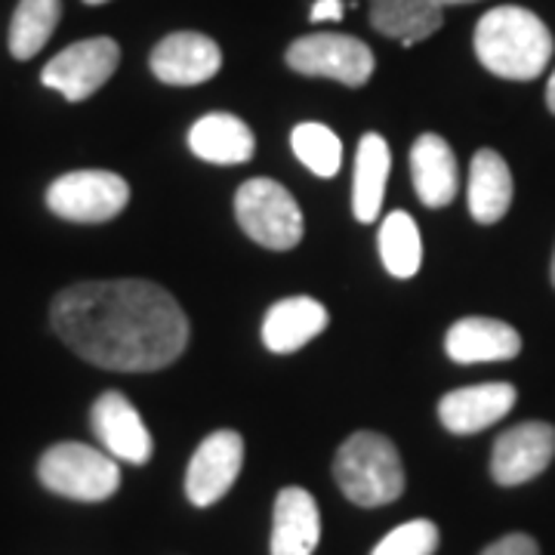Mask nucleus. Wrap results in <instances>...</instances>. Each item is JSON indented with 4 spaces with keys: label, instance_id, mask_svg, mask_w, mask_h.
<instances>
[{
    "label": "nucleus",
    "instance_id": "obj_1",
    "mask_svg": "<svg viewBox=\"0 0 555 555\" xmlns=\"http://www.w3.org/2000/svg\"><path fill=\"white\" fill-rule=\"evenodd\" d=\"M53 331L83 361L145 374L173 364L189 346V318L155 281H83L65 287L50 306Z\"/></svg>",
    "mask_w": 555,
    "mask_h": 555
},
{
    "label": "nucleus",
    "instance_id": "obj_2",
    "mask_svg": "<svg viewBox=\"0 0 555 555\" xmlns=\"http://www.w3.org/2000/svg\"><path fill=\"white\" fill-rule=\"evenodd\" d=\"M478 62L506 80H534L553 60V35L525 7H496L476 25Z\"/></svg>",
    "mask_w": 555,
    "mask_h": 555
},
{
    "label": "nucleus",
    "instance_id": "obj_3",
    "mask_svg": "<svg viewBox=\"0 0 555 555\" xmlns=\"http://www.w3.org/2000/svg\"><path fill=\"white\" fill-rule=\"evenodd\" d=\"M339 491L356 506H386L404 494V466L398 448L379 433H356L339 444L334 460Z\"/></svg>",
    "mask_w": 555,
    "mask_h": 555
},
{
    "label": "nucleus",
    "instance_id": "obj_4",
    "mask_svg": "<svg viewBox=\"0 0 555 555\" xmlns=\"http://www.w3.org/2000/svg\"><path fill=\"white\" fill-rule=\"evenodd\" d=\"M38 478L53 494L80 503H102L120 488V466L115 456L90 444L62 441L40 456Z\"/></svg>",
    "mask_w": 555,
    "mask_h": 555
},
{
    "label": "nucleus",
    "instance_id": "obj_5",
    "mask_svg": "<svg viewBox=\"0 0 555 555\" xmlns=\"http://www.w3.org/2000/svg\"><path fill=\"white\" fill-rule=\"evenodd\" d=\"M235 217L244 235L269 250H294L302 241V210L275 179H247L235 195Z\"/></svg>",
    "mask_w": 555,
    "mask_h": 555
},
{
    "label": "nucleus",
    "instance_id": "obj_6",
    "mask_svg": "<svg viewBox=\"0 0 555 555\" xmlns=\"http://www.w3.org/2000/svg\"><path fill=\"white\" fill-rule=\"evenodd\" d=\"M127 179L108 170H75L60 177L47 192V207L68 222H108L127 207Z\"/></svg>",
    "mask_w": 555,
    "mask_h": 555
},
{
    "label": "nucleus",
    "instance_id": "obj_7",
    "mask_svg": "<svg viewBox=\"0 0 555 555\" xmlns=\"http://www.w3.org/2000/svg\"><path fill=\"white\" fill-rule=\"evenodd\" d=\"M287 65L309 78H331L346 87H361L374 75V53L349 35H306L291 43Z\"/></svg>",
    "mask_w": 555,
    "mask_h": 555
},
{
    "label": "nucleus",
    "instance_id": "obj_8",
    "mask_svg": "<svg viewBox=\"0 0 555 555\" xmlns=\"http://www.w3.org/2000/svg\"><path fill=\"white\" fill-rule=\"evenodd\" d=\"M118 62L120 50L112 38L78 40L68 50H62L60 56L47 62L40 80H43V87L62 93L68 102H83L115 75Z\"/></svg>",
    "mask_w": 555,
    "mask_h": 555
},
{
    "label": "nucleus",
    "instance_id": "obj_9",
    "mask_svg": "<svg viewBox=\"0 0 555 555\" xmlns=\"http://www.w3.org/2000/svg\"><path fill=\"white\" fill-rule=\"evenodd\" d=\"M244 466V438L235 429H217L204 438L185 469V496L195 506H214L232 491Z\"/></svg>",
    "mask_w": 555,
    "mask_h": 555
},
{
    "label": "nucleus",
    "instance_id": "obj_10",
    "mask_svg": "<svg viewBox=\"0 0 555 555\" xmlns=\"http://www.w3.org/2000/svg\"><path fill=\"white\" fill-rule=\"evenodd\" d=\"M555 456V426L550 423H518L494 441L491 478L503 488H518L550 469Z\"/></svg>",
    "mask_w": 555,
    "mask_h": 555
},
{
    "label": "nucleus",
    "instance_id": "obj_11",
    "mask_svg": "<svg viewBox=\"0 0 555 555\" xmlns=\"http://www.w3.org/2000/svg\"><path fill=\"white\" fill-rule=\"evenodd\" d=\"M518 392L513 383H478L466 389H454L438 401V420L454 436H476L494 426L496 420L516 408Z\"/></svg>",
    "mask_w": 555,
    "mask_h": 555
},
{
    "label": "nucleus",
    "instance_id": "obj_12",
    "mask_svg": "<svg viewBox=\"0 0 555 555\" xmlns=\"http://www.w3.org/2000/svg\"><path fill=\"white\" fill-rule=\"evenodd\" d=\"M90 416H93V429H96V438L102 441L105 454L124 460V463H133V466H142L152 460V451H155L152 433L142 423L130 398L120 392H105L96 398Z\"/></svg>",
    "mask_w": 555,
    "mask_h": 555
},
{
    "label": "nucleus",
    "instance_id": "obj_13",
    "mask_svg": "<svg viewBox=\"0 0 555 555\" xmlns=\"http://www.w3.org/2000/svg\"><path fill=\"white\" fill-rule=\"evenodd\" d=\"M222 68V50L214 40L198 31H177L167 35L152 50V72L155 78L173 87H195L210 80Z\"/></svg>",
    "mask_w": 555,
    "mask_h": 555
},
{
    "label": "nucleus",
    "instance_id": "obj_14",
    "mask_svg": "<svg viewBox=\"0 0 555 555\" xmlns=\"http://www.w3.org/2000/svg\"><path fill=\"white\" fill-rule=\"evenodd\" d=\"M444 352L456 364L509 361L521 352V337L513 324L496 318H463L444 337Z\"/></svg>",
    "mask_w": 555,
    "mask_h": 555
},
{
    "label": "nucleus",
    "instance_id": "obj_15",
    "mask_svg": "<svg viewBox=\"0 0 555 555\" xmlns=\"http://www.w3.org/2000/svg\"><path fill=\"white\" fill-rule=\"evenodd\" d=\"M321 543V513L306 488H284L275 496L272 555H312Z\"/></svg>",
    "mask_w": 555,
    "mask_h": 555
},
{
    "label": "nucleus",
    "instance_id": "obj_16",
    "mask_svg": "<svg viewBox=\"0 0 555 555\" xmlns=\"http://www.w3.org/2000/svg\"><path fill=\"white\" fill-rule=\"evenodd\" d=\"M411 173H414V189L426 207H448L456 198L460 189V170H456L454 149L438 137V133H423L411 149Z\"/></svg>",
    "mask_w": 555,
    "mask_h": 555
},
{
    "label": "nucleus",
    "instance_id": "obj_17",
    "mask_svg": "<svg viewBox=\"0 0 555 555\" xmlns=\"http://www.w3.org/2000/svg\"><path fill=\"white\" fill-rule=\"evenodd\" d=\"M327 327V309L312 297H291L275 302L262 321V343L275 356H291Z\"/></svg>",
    "mask_w": 555,
    "mask_h": 555
},
{
    "label": "nucleus",
    "instance_id": "obj_18",
    "mask_svg": "<svg viewBox=\"0 0 555 555\" xmlns=\"http://www.w3.org/2000/svg\"><path fill=\"white\" fill-rule=\"evenodd\" d=\"M189 149L207 164H244L254 158L257 139L241 118L214 112L195 120V127L189 130Z\"/></svg>",
    "mask_w": 555,
    "mask_h": 555
},
{
    "label": "nucleus",
    "instance_id": "obj_19",
    "mask_svg": "<svg viewBox=\"0 0 555 555\" xmlns=\"http://www.w3.org/2000/svg\"><path fill=\"white\" fill-rule=\"evenodd\" d=\"M513 204V173L494 149H481L469 167V214L481 225H494Z\"/></svg>",
    "mask_w": 555,
    "mask_h": 555
},
{
    "label": "nucleus",
    "instance_id": "obj_20",
    "mask_svg": "<svg viewBox=\"0 0 555 555\" xmlns=\"http://www.w3.org/2000/svg\"><path fill=\"white\" fill-rule=\"evenodd\" d=\"M392 155L379 133H364L358 142L356 177H352V214L358 222H374L383 210L386 179H389Z\"/></svg>",
    "mask_w": 555,
    "mask_h": 555
},
{
    "label": "nucleus",
    "instance_id": "obj_21",
    "mask_svg": "<svg viewBox=\"0 0 555 555\" xmlns=\"http://www.w3.org/2000/svg\"><path fill=\"white\" fill-rule=\"evenodd\" d=\"M444 7L436 0H371V22L379 35L401 40L404 47H414L420 40L433 38L441 22Z\"/></svg>",
    "mask_w": 555,
    "mask_h": 555
},
{
    "label": "nucleus",
    "instance_id": "obj_22",
    "mask_svg": "<svg viewBox=\"0 0 555 555\" xmlns=\"http://www.w3.org/2000/svg\"><path fill=\"white\" fill-rule=\"evenodd\" d=\"M62 16V0H20L10 22V53L31 60L47 47Z\"/></svg>",
    "mask_w": 555,
    "mask_h": 555
},
{
    "label": "nucleus",
    "instance_id": "obj_23",
    "mask_svg": "<svg viewBox=\"0 0 555 555\" xmlns=\"http://www.w3.org/2000/svg\"><path fill=\"white\" fill-rule=\"evenodd\" d=\"M379 259L396 278H414L423 266V238L404 210H392L379 225Z\"/></svg>",
    "mask_w": 555,
    "mask_h": 555
},
{
    "label": "nucleus",
    "instance_id": "obj_24",
    "mask_svg": "<svg viewBox=\"0 0 555 555\" xmlns=\"http://www.w3.org/2000/svg\"><path fill=\"white\" fill-rule=\"evenodd\" d=\"M291 145H294L297 158L302 160L315 177H337L339 164H343V142H339V137L331 127L315 124V120H306V124L294 127Z\"/></svg>",
    "mask_w": 555,
    "mask_h": 555
},
{
    "label": "nucleus",
    "instance_id": "obj_25",
    "mask_svg": "<svg viewBox=\"0 0 555 555\" xmlns=\"http://www.w3.org/2000/svg\"><path fill=\"white\" fill-rule=\"evenodd\" d=\"M438 540H441V534H438L436 521L414 518V521H404V525L392 528L374 546L371 555H436Z\"/></svg>",
    "mask_w": 555,
    "mask_h": 555
},
{
    "label": "nucleus",
    "instance_id": "obj_26",
    "mask_svg": "<svg viewBox=\"0 0 555 555\" xmlns=\"http://www.w3.org/2000/svg\"><path fill=\"white\" fill-rule=\"evenodd\" d=\"M481 555H540L534 537L528 534H506L494 540L491 546H485Z\"/></svg>",
    "mask_w": 555,
    "mask_h": 555
},
{
    "label": "nucleus",
    "instance_id": "obj_27",
    "mask_svg": "<svg viewBox=\"0 0 555 555\" xmlns=\"http://www.w3.org/2000/svg\"><path fill=\"white\" fill-rule=\"evenodd\" d=\"M343 0H315V7H312V13H309V20L312 22H339L343 20Z\"/></svg>",
    "mask_w": 555,
    "mask_h": 555
},
{
    "label": "nucleus",
    "instance_id": "obj_28",
    "mask_svg": "<svg viewBox=\"0 0 555 555\" xmlns=\"http://www.w3.org/2000/svg\"><path fill=\"white\" fill-rule=\"evenodd\" d=\"M546 105H550V112L555 115V72L553 78H550V83H546Z\"/></svg>",
    "mask_w": 555,
    "mask_h": 555
},
{
    "label": "nucleus",
    "instance_id": "obj_29",
    "mask_svg": "<svg viewBox=\"0 0 555 555\" xmlns=\"http://www.w3.org/2000/svg\"><path fill=\"white\" fill-rule=\"evenodd\" d=\"M438 7H454V3H476V0H436Z\"/></svg>",
    "mask_w": 555,
    "mask_h": 555
},
{
    "label": "nucleus",
    "instance_id": "obj_30",
    "mask_svg": "<svg viewBox=\"0 0 555 555\" xmlns=\"http://www.w3.org/2000/svg\"><path fill=\"white\" fill-rule=\"evenodd\" d=\"M83 3H90V7H100V3H108V0H83Z\"/></svg>",
    "mask_w": 555,
    "mask_h": 555
},
{
    "label": "nucleus",
    "instance_id": "obj_31",
    "mask_svg": "<svg viewBox=\"0 0 555 555\" xmlns=\"http://www.w3.org/2000/svg\"><path fill=\"white\" fill-rule=\"evenodd\" d=\"M553 284H555V254H553Z\"/></svg>",
    "mask_w": 555,
    "mask_h": 555
}]
</instances>
